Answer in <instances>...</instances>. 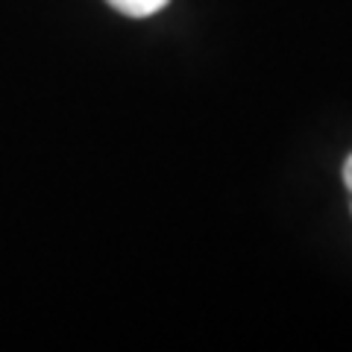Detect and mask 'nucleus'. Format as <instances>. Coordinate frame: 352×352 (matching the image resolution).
I'll return each mask as SVG.
<instances>
[{
    "instance_id": "nucleus-1",
    "label": "nucleus",
    "mask_w": 352,
    "mask_h": 352,
    "mask_svg": "<svg viewBox=\"0 0 352 352\" xmlns=\"http://www.w3.org/2000/svg\"><path fill=\"white\" fill-rule=\"evenodd\" d=\"M106 3L112 9H118V12L129 15V18H147V15L162 12L170 0H106Z\"/></svg>"
},
{
    "instance_id": "nucleus-2",
    "label": "nucleus",
    "mask_w": 352,
    "mask_h": 352,
    "mask_svg": "<svg viewBox=\"0 0 352 352\" xmlns=\"http://www.w3.org/2000/svg\"><path fill=\"white\" fill-rule=\"evenodd\" d=\"M344 182H346V188H349V194H352V156H349L346 164H344Z\"/></svg>"
}]
</instances>
